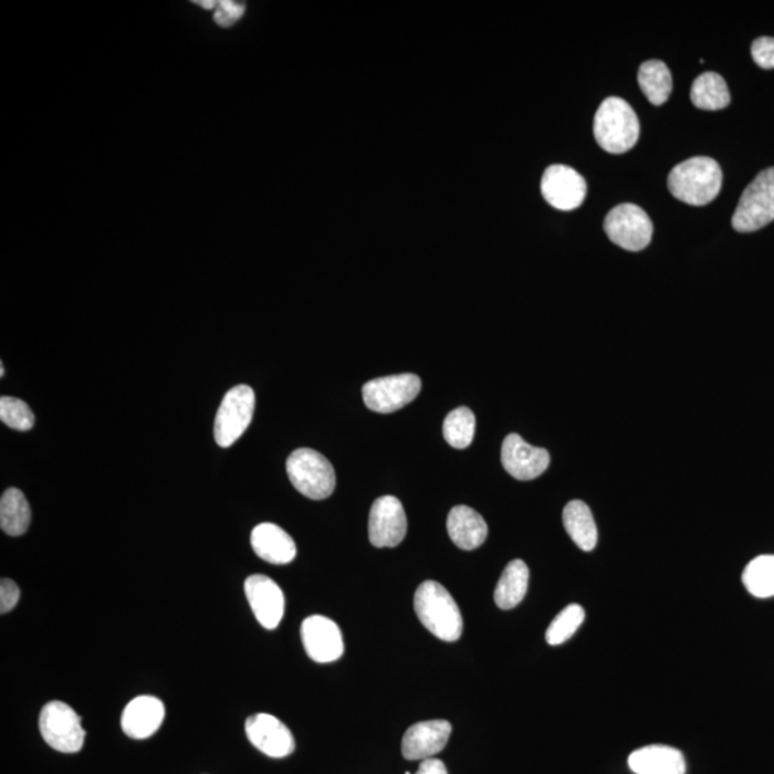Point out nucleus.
I'll use <instances>...</instances> for the list:
<instances>
[{
    "label": "nucleus",
    "mask_w": 774,
    "mask_h": 774,
    "mask_svg": "<svg viewBox=\"0 0 774 774\" xmlns=\"http://www.w3.org/2000/svg\"><path fill=\"white\" fill-rule=\"evenodd\" d=\"M638 84L652 105L666 104L672 91L669 66L661 61L645 62L638 71Z\"/></svg>",
    "instance_id": "393cba45"
},
{
    "label": "nucleus",
    "mask_w": 774,
    "mask_h": 774,
    "mask_svg": "<svg viewBox=\"0 0 774 774\" xmlns=\"http://www.w3.org/2000/svg\"><path fill=\"white\" fill-rule=\"evenodd\" d=\"M477 419L471 409L458 408L443 422V437L451 447L468 448L475 437Z\"/></svg>",
    "instance_id": "bb28decb"
},
{
    "label": "nucleus",
    "mask_w": 774,
    "mask_h": 774,
    "mask_svg": "<svg viewBox=\"0 0 774 774\" xmlns=\"http://www.w3.org/2000/svg\"><path fill=\"white\" fill-rule=\"evenodd\" d=\"M774 221V167L763 169L740 197L732 224L739 232L763 229Z\"/></svg>",
    "instance_id": "39448f33"
},
{
    "label": "nucleus",
    "mask_w": 774,
    "mask_h": 774,
    "mask_svg": "<svg viewBox=\"0 0 774 774\" xmlns=\"http://www.w3.org/2000/svg\"><path fill=\"white\" fill-rule=\"evenodd\" d=\"M447 526L453 544L461 550H477L487 541V522L472 508L464 505L452 508L448 515Z\"/></svg>",
    "instance_id": "aec40b11"
},
{
    "label": "nucleus",
    "mask_w": 774,
    "mask_h": 774,
    "mask_svg": "<svg viewBox=\"0 0 774 774\" xmlns=\"http://www.w3.org/2000/svg\"><path fill=\"white\" fill-rule=\"evenodd\" d=\"M197 4H200V7L205 9H215L217 8V2H211V0H207V2H196Z\"/></svg>",
    "instance_id": "72a5a7b5"
},
{
    "label": "nucleus",
    "mask_w": 774,
    "mask_h": 774,
    "mask_svg": "<svg viewBox=\"0 0 774 774\" xmlns=\"http://www.w3.org/2000/svg\"><path fill=\"white\" fill-rule=\"evenodd\" d=\"M608 239L628 251L645 250L651 243L652 221L641 207L619 205L608 212L604 221Z\"/></svg>",
    "instance_id": "6e6552de"
},
{
    "label": "nucleus",
    "mask_w": 774,
    "mask_h": 774,
    "mask_svg": "<svg viewBox=\"0 0 774 774\" xmlns=\"http://www.w3.org/2000/svg\"><path fill=\"white\" fill-rule=\"evenodd\" d=\"M585 611L578 604H569L554 618L546 630L545 638L550 646L564 645L577 632L584 623Z\"/></svg>",
    "instance_id": "cd10ccee"
},
{
    "label": "nucleus",
    "mask_w": 774,
    "mask_h": 774,
    "mask_svg": "<svg viewBox=\"0 0 774 774\" xmlns=\"http://www.w3.org/2000/svg\"><path fill=\"white\" fill-rule=\"evenodd\" d=\"M76 711L64 701H51L39 715V730L48 746L61 753H77L84 747L86 732Z\"/></svg>",
    "instance_id": "423d86ee"
},
{
    "label": "nucleus",
    "mask_w": 774,
    "mask_h": 774,
    "mask_svg": "<svg viewBox=\"0 0 774 774\" xmlns=\"http://www.w3.org/2000/svg\"><path fill=\"white\" fill-rule=\"evenodd\" d=\"M628 766L636 774H686V761L680 750L660 744L632 752Z\"/></svg>",
    "instance_id": "6ab92c4d"
},
{
    "label": "nucleus",
    "mask_w": 774,
    "mask_h": 774,
    "mask_svg": "<svg viewBox=\"0 0 774 774\" xmlns=\"http://www.w3.org/2000/svg\"><path fill=\"white\" fill-rule=\"evenodd\" d=\"M667 186L672 196L686 205L708 206L722 190V168L713 158H690L671 169Z\"/></svg>",
    "instance_id": "f257e3e1"
},
{
    "label": "nucleus",
    "mask_w": 774,
    "mask_h": 774,
    "mask_svg": "<svg viewBox=\"0 0 774 774\" xmlns=\"http://www.w3.org/2000/svg\"><path fill=\"white\" fill-rule=\"evenodd\" d=\"M743 584L757 598L774 595V555H761L750 561L743 571Z\"/></svg>",
    "instance_id": "a878e982"
},
{
    "label": "nucleus",
    "mask_w": 774,
    "mask_h": 774,
    "mask_svg": "<svg viewBox=\"0 0 774 774\" xmlns=\"http://www.w3.org/2000/svg\"><path fill=\"white\" fill-rule=\"evenodd\" d=\"M422 381L414 374L379 377L367 381L362 394L365 405L377 414H394L416 399Z\"/></svg>",
    "instance_id": "1a4fd4ad"
},
{
    "label": "nucleus",
    "mask_w": 774,
    "mask_h": 774,
    "mask_svg": "<svg viewBox=\"0 0 774 774\" xmlns=\"http://www.w3.org/2000/svg\"><path fill=\"white\" fill-rule=\"evenodd\" d=\"M31 506L17 488H9L0 500V529L9 536L25 534L31 525Z\"/></svg>",
    "instance_id": "5701e85b"
},
{
    "label": "nucleus",
    "mask_w": 774,
    "mask_h": 774,
    "mask_svg": "<svg viewBox=\"0 0 774 774\" xmlns=\"http://www.w3.org/2000/svg\"><path fill=\"white\" fill-rule=\"evenodd\" d=\"M250 541L255 555L265 563L285 565L296 558V542L279 525L264 522L255 526Z\"/></svg>",
    "instance_id": "a211bd4d"
},
{
    "label": "nucleus",
    "mask_w": 774,
    "mask_h": 774,
    "mask_svg": "<svg viewBox=\"0 0 774 774\" xmlns=\"http://www.w3.org/2000/svg\"><path fill=\"white\" fill-rule=\"evenodd\" d=\"M416 774H448V771L443 762L430 757L420 763L419 771Z\"/></svg>",
    "instance_id": "473e14b6"
},
{
    "label": "nucleus",
    "mask_w": 774,
    "mask_h": 774,
    "mask_svg": "<svg viewBox=\"0 0 774 774\" xmlns=\"http://www.w3.org/2000/svg\"><path fill=\"white\" fill-rule=\"evenodd\" d=\"M255 408L254 390L250 386L239 385L227 391L216 415L215 438L221 448H230L237 442L251 420Z\"/></svg>",
    "instance_id": "0eeeda50"
},
{
    "label": "nucleus",
    "mask_w": 774,
    "mask_h": 774,
    "mask_svg": "<svg viewBox=\"0 0 774 774\" xmlns=\"http://www.w3.org/2000/svg\"><path fill=\"white\" fill-rule=\"evenodd\" d=\"M691 103L699 109L719 111L729 106L732 96L728 88V84L722 75L715 72H704L695 77L693 86H691Z\"/></svg>",
    "instance_id": "b1692460"
},
{
    "label": "nucleus",
    "mask_w": 774,
    "mask_h": 774,
    "mask_svg": "<svg viewBox=\"0 0 774 774\" xmlns=\"http://www.w3.org/2000/svg\"><path fill=\"white\" fill-rule=\"evenodd\" d=\"M285 469L292 485L310 500H326L335 491V469L326 457L313 449L294 451L290 454Z\"/></svg>",
    "instance_id": "20e7f679"
},
{
    "label": "nucleus",
    "mask_w": 774,
    "mask_h": 774,
    "mask_svg": "<svg viewBox=\"0 0 774 774\" xmlns=\"http://www.w3.org/2000/svg\"><path fill=\"white\" fill-rule=\"evenodd\" d=\"M302 641L307 656L321 665L338 660L345 651L341 628L333 619L323 616L304 619Z\"/></svg>",
    "instance_id": "4468645a"
},
{
    "label": "nucleus",
    "mask_w": 774,
    "mask_h": 774,
    "mask_svg": "<svg viewBox=\"0 0 774 774\" xmlns=\"http://www.w3.org/2000/svg\"><path fill=\"white\" fill-rule=\"evenodd\" d=\"M415 611L426 630L439 640H459L463 631L462 614L448 589L437 580H425L415 594Z\"/></svg>",
    "instance_id": "f03ea898"
},
{
    "label": "nucleus",
    "mask_w": 774,
    "mask_h": 774,
    "mask_svg": "<svg viewBox=\"0 0 774 774\" xmlns=\"http://www.w3.org/2000/svg\"><path fill=\"white\" fill-rule=\"evenodd\" d=\"M541 192L556 210L573 211L587 197V182L571 167L551 166L542 176Z\"/></svg>",
    "instance_id": "9b49d317"
},
{
    "label": "nucleus",
    "mask_w": 774,
    "mask_h": 774,
    "mask_svg": "<svg viewBox=\"0 0 774 774\" xmlns=\"http://www.w3.org/2000/svg\"><path fill=\"white\" fill-rule=\"evenodd\" d=\"M530 569L524 561L514 559L503 569L498 580L495 594L496 606L501 609H512L525 598L529 589Z\"/></svg>",
    "instance_id": "4be33fe9"
},
{
    "label": "nucleus",
    "mask_w": 774,
    "mask_h": 774,
    "mask_svg": "<svg viewBox=\"0 0 774 774\" xmlns=\"http://www.w3.org/2000/svg\"><path fill=\"white\" fill-rule=\"evenodd\" d=\"M594 137L609 154L630 151L640 138V121L627 101L609 96L595 114Z\"/></svg>",
    "instance_id": "7ed1b4c3"
},
{
    "label": "nucleus",
    "mask_w": 774,
    "mask_h": 774,
    "mask_svg": "<svg viewBox=\"0 0 774 774\" xmlns=\"http://www.w3.org/2000/svg\"><path fill=\"white\" fill-rule=\"evenodd\" d=\"M452 725L447 720H429L406 730L401 754L406 761H426L442 752L451 738Z\"/></svg>",
    "instance_id": "dca6fc26"
},
{
    "label": "nucleus",
    "mask_w": 774,
    "mask_h": 774,
    "mask_svg": "<svg viewBox=\"0 0 774 774\" xmlns=\"http://www.w3.org/2000/svg\"><path fill=\"white\" fill-rule=\"evenodd\" d=\"M563 521L569 538L583 551L597 546L598 530L592 510L583 501H571L564 508Z\"/></svg>",
    "instance_id": "412c9836"
},
{
    "label": "nucleus",
    "mask_w": 774,
    "mask_h": 774,
    "mask_svg": "<svg viewBox=\"0 0 774 774\" xmlns=\"http://www.w3.org/2000/svg\"><path fill=\"white\" fill-rule=\"evenodd\" d=\"M3 375H4V367L2 365V366H0V376H3Z\"/></svg>",
    "instance_id": "f704fd0d"
},
{
    "label": "nucleus",
    "mask_w": 774,
    "mask_h": 774,
    "mask_svg": "<svg viewBox=\"0 0 774 774\" xmlns=\"http://www.w3.org/2000/svg\"><path fill=\"white\" fill-rule=\"evenodd\" d=\"M408 517L398 498L386 495L374 502L369 516V540L376 548H394L405 540Z\"/></svg>",
    "instance_id": "9d476101"
},
{
    "label": "nucleus",
    "mask_w": 774,
    "mask_h": 774,
    "mask_svg": "<svg viewBox=\"0 0 774 774\" xmlns=\"http://www.w3.org/2000/svg\"><path fill=\"white\" fill-rule=\"evenodd\" d=\"M245 12L244 3L231 2V0H222L216 9L215 21L221 28L234 27L237 22L243 18Z\"/></svg>",
    "instance_id": "c756f323"
},
{
    "label": "nucleus",
    "mask_w": 774,
    "mask_h": 774,
    "mask_svg": "<svg viewBox=\"0 0 774 774\" xmlns=\"http://www.w3.org/2000/svg\"><path fill=\"white\" fill-rule=\"evenodd\" d=\"M21 598L18 585L12 579L3 578L0 583V613H11Z\"/></svg>",
    "instance_id": "2f4dec72"
},
{
    "label": "nucleus",
    "mask_w": 774,
    "mask_h": 774,
    "mask_svg": "<svg viewBox=\"0 0 774 774\" xmlns=\"http://www.w3.org/2000/svg\"><path fill=\"white\" fill-rule=\"evenodd\" d=\"M245 734L250 743L269 757H287L296 749V742L287 725L268 713L254 714L247 719Z\"/></svg>",
    "instance_id": "f8f14e48"
},
{
    "label": "nucleus",
    "mask_w": 774,
    "mask_h": 774,
    "mask_svg": "<svg viewBox=\"0 0 774 774\" xmlns=\"http://www.w3.org/2000/svg\"><path fill=\"white\" fill-rule=\"evenodd\" d=\"M244 592L258 621L268 630H274L284 616V594L273 579L265 575H251L245 579Z\"/></svg>",
    "instance_id": "2eb2a0df"
},
{
    "label": "nucleus",
    "mask_w": 774,
    "mask_h": 774,
    "mask_svg": "<svg viewBox=\"0 0 774 774\" xmlns=\"http://www.w3.org/2000/svg\"><path fill=\"white\" fill-rule=\"evenodd\" d=\"M501 459L503 468L517 481H532L550 467V453L546 449L532 447L520 435H508L502 443Z\"/></svg>",
    "instance_id": "ddd939ff"
},
{
    "label": "nucleus",
    "mask_w": 774,
    "mask_h": 774,
    "mask_svg": "<svg viewBox=\"0 0 774 774\" xmlns=\"http://www.w3.org/2000/svg\"><path fill=\"white\" fill-rule=\"evenodd\" d=\"M752 56L763 70H774V38H757L752 45Z\"/></svg>",
    "instance_id": "7c9ffc66"
},
{
    "label": "nucleus",
    "mask_w": 774,
    "mask_h": 774,
    "mask_svg": "<svg viewBox=\"0 0 774 774\" xmlns=\"http://www.w3.org/2000/svg\"><path fill=\"white\" fill-rule=\"evenodd\" d=\"M0 419L18 432H28L35 425V415L28 404L21 399L12 398V396H3L0 399Z\"/></svg>",
    "instance_id": "c85d7f7f"
},
{
    "label": "nucleus",
    "mask_w": 774,
    "mask_h": 774,
    "mask_svg": "<svg viewBox=\"0 0 774 774\" xmlns=\"http://www.w3.org/2000/svg\"><path fill=\"white\" fill-rule=\"evenodd\" d=\"M166 719V705L154 695H138L130 700L121 718V728L130 739L151 738Z\"/></svg>",
    "instance_id": "f3484780"
}]
</instances>
